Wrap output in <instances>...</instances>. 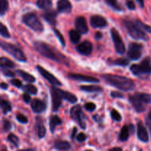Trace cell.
<instances>
[{
	"label": "cell",
	"instance_id": "obj_11",
	"mask_svg": "<svg viewBox=\"0 0 151 151\" xmlns=\"http://www.w3.org/2000/svg\"><path fill=\"white\" fill-rule=\"evenodd\" d=\"M36 69L38 71V72H39L45 79H47L50 83L52 84L53 86H61V83L60 82V81H58L54 75H52L50 72H49L48 71L46 70L45 69L41 67V66H37Z\"/></svg>",
	"mask_w": 151,
	"mask_h": 151
},
{
	"label": "cell",
	"instance_id": "obj_21",
	"mask_svg": "<svg viewBox=\"0 0 151 151\" xmlns=\"http://www.w3.org/2000/svg\"><path fill=\"white\" fill-rule=\"evenodd\" d=\"M56 89H57V91H58L59 94H60L62 98L66 100V101L69 102V103H75L77 101H78V98H77V97L75 95V94H72V93L69 92V91L60 89V88H56Z\"/></svg>",
	"mask_w": 151,
	"mask_h": 151
},
{
	"label": "cell",
	"instance_id": "obj_59",
	"mask_svg": "<svg viewBox=\"0 0 151 151\" xmlns=\"http://www.w3.org/2000/svg\"><path fill=\"white\" fill-rule=\"evenodd\" d=\"M148 116H151V111H150V113H149Z\"/></svg>",
	"mask_w": 151,
	"mask_h": 151
},
{
	"label": "cell",
	"instance_id": "obj_46",
	"mask_svg": "<svg viewBox=\"0 0 151 151\" xmlns=\"http://www.w3.org/2000/svg\"><path fill=\"white\" fill-rule=\"evenodd\" d=\"M86 135L84 133H80V134L76 137L77 140H78V142H83L86 141Z\"/></svg>",
	"mask_w": 151,
	"mask_h": 151
},
{
	"label": "cell",
	"instance_id": "obj_45",
	"mask_svg": "<svg viewBox=\"0 0 151 151\" xmlns=\"http://www.w3.org/2000/svg\"><path fill=\"white\" fill-rule=\"evenodd\" d=\"M85 109L89 111H93L94 110H95L96 105L93 103H87L85 104Z\"/></svg>",
	"mask_w": 151,
	"mask_h": 151
},
{
	"label": "cell",
	"instance_id": "obj_53",
	"mask_svg": "<svg viewBox=\"0 0 151 151\" xmlns=\"http://www.w3.org/2000/svg\"><path fill=\"white\" fill-rule=\"evenodd\" d=\"M103 38V34H102V32H96L95 34V38L97 40H100V38Z\"/></svg>",
	"mask_w": 151,
	"mask_h": 151
},
{
	"label": "cell",
	"instance_id": "obj_52",
	"mask_svg": "<svg viewBox=\"0 0 151 151\" xmlns=\"http://www.w3.org/2000/svg\"><path fill=\"white\" fill-rule=\"evenodd\" d=\"M77 131H78V129H77L76 127H75V128H73V131H72V136H71V137H72V139H75V136H76V134H77Z\"/></svg>",
	"mask_w": 151,
	"mask_h": 151
},
{
	"label": "cell",
	"instance_id": "obj_17",
	"mask_svg": "<svg viewBox=\"0 0 151 151\" xmlns=\"http://www.w3.org/2000/svg\"><path fill=\"white\" fill-rule=\"evenodd\" d=\"M137 137L140 141L143 142H147L149 141V137L148 134H147V129L144 126L141 122H138L137 124Z\"/></svg>",
	"mask_w": 151,
	"mask_h": 151
},
{
	"label": "cell",
	"instance_id": "obj_36",
	"mask_svg": "<svg viewBox=\"0 0 151 151\" xmlns=\"http://www.w3.org/2000/svg\"><path fill=\"white\" fill-rule=\"evenodd\" d=\"M7 140H8L10 143H12V144H13L16 147H19V139L18 138V137H16L15 134H9L8 137H7Z\"/></svg>",
	"mask_w": 151,
	"mask_h": 151
},
{
	"label": "cell",
	"instance_id": "obj_28",
	"mask_svg": "<svg viewBox=\"0 0 151 151\" xmlns=\"http://www.w3.org/2000/svg\"><path fill=\"white\" fill-rule=\"evenodd\" d=\"M36 4L39 8L44 9V10H48L52 5L51 0H38Z\"/></svg>",
	"mask_w": 151,
	"mask_h": 151
},
{
	"label": "cell",
	"instance_id": "obj_15",
	"mask_svg": "<svg viewBox=\"0 0 151 151\" xmlns=\"http://www.w3.org/2000/svg\"><path fill=\"white\" fill-rule=\"evenodd\" d=\"M69 78L72 80L79 81H83V82H88V83H98L99 80L94 77L87 76V75H81V74H75L70 73L68 75Z\"/></svg>",
	"mask_w": 151,
	"mask_h": 151
},
{
	"label": "cell",
	"instance_id": "obj_27",
	"mask_svg": "<svg viewBox=\"0 0 151 151\" xmlns=\"http://www.w3.org/2000/svg\"><path fill=\"white\" fill-rule=\"evenodd\" d=\"M129 138V127L125 125L122 128V130L120 131V134L119 136V139L121 142L127 141Z\"/></svg>",
	"mask_w": 151,
	"mask_h": 151
},
{
	"label": "cell",
	"instance_id": "obj_6",
	"mask_svg": "<svg viewBox=\"0 0 151 151\" xmlns=\"http://www.w3.org/2000/svg\"><path fill=\"white\" fill-rule=\"evenodd\" d=\"M1 47L4 50H5L7 53L11 55L14 58L18 60L19 61L21 62H26L27 59L25 57L24 54L23 52L18 48L16 46L13 45V44H10V43L4 42V41H1Z\"/></svg>",
	"mask_w": 151,
	"mask_h": 151
},
{
	"label": "cell",
	"instance_id": "obj_35",
	"mask_svg": "<svg viewBox=\"0 0 151 151\" xmlns=\"http://www.w3.org/2000/svg\"><path fill=\"white\" fill-rule=\"evenodd\" d=\"M128 63H129V60L126 58H119L116 59V60H112L111 61V64L121 66H128Z\"/></svg>",
	"mask_w": 151,
	"mask_h": 151
},
{
	"label": "cell",
	"instance_id": "obj_34",
	"mask_svg": "<svg viewBox=\"0 0 151 151\" xmlns=\"http://www.w3.org/2000/svg\"><path fill=\"white\" fill-rule=\"evenodd\" d=\"M9 7V3L7 0H0V14L3 16L7 12Z\"/></svg>",
	"mask_w": 151,
	"mask_h": 151
},
{
	"label": "cell",
	"instance_id": "obj_9",
	"mask_svg": "<svg viewBox=\"0 0 151 151\" xmlns=\"http://www.w3.org/2000/svg\"><path fill=\"white\" fill-rule=\"evenodd\" d=\"M143 45L138 43H131L128 51V56L131 60H138L142 56Z\"/></svg>",
	"mask_w": 151,
	"mask_h": 151
},
{
	"label": "cell",
	"instance_id": "obj_44",
	"mask_svg": "<svg viewBox=\"0 0 151 151\" xmlns=\"http://www.w3.org/2000/svg\"><path fill=\"white\" fill-rule=\"evenodd\" d=\"M16 119H17V120L19 121V122H20L21 123L26 124L28 122L27 118L25 116H24L23 114H19L16 116Z\"/></svg>",
	"mask_w": 151,
	"mask_h": 151
},
{
	"label": "cell",
	"instance_id": "obj_61",
	"mask_svg": "<svg viewBox=\"0 0 151 151\" xmlns=\"http://www.w3.org/2000/svg\"><path fill=\"white\" fill-rule=\"evenodd\" d=\"M77 1H79V0H77Z\"/></svg>",
	"mask_w": 151,
	"mask_h": 151
},
{
	"label": "cell",
	"instance_id": "obj_31",
	"mask_svg": "<svg viewBox=\"0 0 151 151\" xmlns=\"http://www.w3.org/2000/svg\"><path fill=\"white\" fill-rule=\"evenodd\" d=\"M1 109L2 110L3 114H7L9 111L11 110V106H10V103L6 100H1Z\"/></svg>",
	"mask_w": 151,
	"mask_h": 151
},
{
	"label": "cell",
	"instance_id": "obj_48",
	"mask_svg": "<svg viewBox=\"0 0 151 151\" xmlns=\"http://www.w3.org/2000/svg\"><path fill=\"white\" fill-rule=\"evenodd\" d=\"M10 83H11L12 85H13L14 86L17 87V88H20V87L22 86V82H21L20 81H19V80H17V79L11 80Z\"/></svg>",
	"mask_w": 151,
	"mask_h": 151
},
{
	"label": "cell",
	"instance_id": "obj_7",
	"mask_svg": "<svg viewBox=\"0 0 151 151\" xmlns=\"http://www.w3.org/2000/svg\"><path fill=\"white\" fill-rule=\"evenodd\" d=\"M70 116L73 120H75V122H78V125H80L82 129H86V122L84 121V114L83 113L82 109H81V106L80 105H76V106H74L70 110Z\"/></svg>",
	"mask_w": 151,
	"mask_h": 151
},
{
	"label": "cell",
	"instance_id": "obj_40",
	"mask_svg": "<svg viewBox=\"0 0 151 151\" xmlns=\"http://www.w3.org/2000/svg\"><path fill=\"white\" fill-rule=\"evenodd\" d=\"M111 118L115 121H117V122H119V121L122 120V116H121L120 114L116 111L115 109H113L111 112Z\"/></svg>",
	"mask_w": 151,
	"mask_h": 151
},
{
	"label": "cell",
	"instance_id": "obj_12",
	"mask_svg": "<svg viewBox=\"0 0 151 151\" xmlns=\"http://www.w3.org/2000/svg\"><path fill=\"white\" fill-rule=\"evenodd\" d=\"M129 101L131 102L133 107L134 108V109H135L138 113L143 112L145 110V104L140 100V98L138 97V95H137V94H134V95L130 96Z\"/></svg>",
	"mask_w": 151,
	"mask_h": 151
},
{
	"label": "cell",
	"instance_id": "obj_32",
	"mask_svg": "<svg viewBox=\"0 0 151 151\" xmlns=\"http://www.w3.org/2000/svg\"><path fill=\"white\" fill-rule=\"evenodd\" d=\"M137 94L145 104L151 103V94H145V93H137Z\"/></svg>",
	"mask_w": 151,
	"mask_h": 151
},
{
	"label": "cell",
	"instance_id": "obj_26",
	"mask_svg": "<svg viewBox=\"0 0 151 151\" xmlns=\"http://www.w3.org/2000/svg\"><path fill=\"white\" fill-rule=\"evenodd\" d=\"M81 89L82 91H86V92H100L103 91V88L99 86H81Z\"/></svg>",
	"mask_w": 151,
	"mask_h": 151
},
{
	"label": "cell",
	"instance_id": "obj_47",
	"mask_svg": "<svg viewBox=\"0 0 151 151\" xmlns=\"http://www.w3.org/2000/svg\"><path fill=\"white\" fill-rule=\"evenodd\" d=\"M126 5L129 10H134L136 9V4L134 3V1H132V0H128V1H127Z\"/></svg>",
	"mask_w": 151,
	"mask_h": 151
},
{
	"label": "cell",
	"instance_id": "obj_16",
	"mask_svg": "<svg viewBox=\"0 0 151 151\" xmlns=\"http://www.w3.org/2000/svg\"><path fill=\"white\" fill-rule=\"evenodd\" d=\"M77 50L79 53L83 55H89L91 54L93 50V46L91 42L88 41H83V43L80 44L77 47Z\"/></svg>",
	"mask_w": 151,
	"mask_h": 151
},
{
	"label": "cell",
	"instance_id": "obj_22",
	"mask_svg": "<svg viewBox=\"0 0 151 151\" xmlns=\"http://www.w3.org/2000/svg\"><path fill=\"white\" fill-rule=\"evenodd\" d=\"M54 147L59 151H67L71 148V145L68 142L57 139L54 142Z\"/></svg>",
	"mask_w": 151,
	"mask_h": 151
},
{
	"label": "cell",
	"instance_id": "obj_10",
	"mask_svg": "<svg viewBox=\"0 0 151 151\" xmlns=\"http://www.w3.org/2000/svg\"><path fill=\"white\" fill-rule=\"evenodd\" d=\"M50 92H51L52 103V111H57L61 106L62 99L63 98L58 93V91H57L56 87H51Z\"/></svg>",
	"mask_w": 151,
	"mask_h": 151
},
{
	"label": "cell",
	"instance_id": "obj_50",
	"mask_svg": "<svg viewBox=\"0 0 151 151\" xmlns=\"http://www.w3.org/2000/svg\"><path fill=\"white\" fill-rule=\"evenodd\" d=\"M23 100L26 103H29V102L31 101V98H30V96H29V93H24V94Z\"/></svg>",
	"mask_w": 151,
	"mask_h": 151
},
{
	"label": "cell",
	"instance_id": "obj_43",
	"mask_svg": "<svg viewBox=\"0 0 151 151\" xmlns=\"http://www.w3.org/2000/svg\"><path fill=\"white\" fill-rule=\"evenodd\" d=\"M3 128H4V131H9L11 128V123L7 119H4L3 120Z\"/></svg>",
	"mask_w": 151,
	"mask_h": 151
},
{
	"label": "cell",
	"instance_id": "obj_8",
	"mask_svg": "<svg viewBox=\"0 0 151 151\" xmlns=\"http://www.w3.org/2000/svg\"><path fill=\"white\" fill-rule=\"evenodd\" d=\"M111 33L112 39H113L116 52L120 55H123L125 52V47L119 32L115 28H112Z\"/></svg>",
	"mask_w": 151,
	"mask_h": 151
},
{
	"label": "cell",
	"instance_id": "obj_3",
	"mask_svg": "<svg viewBox=\"0 0 151 151\" xmlns=\"http://www.w3.org/2000/svg\"><path fill=\"white\" fill-rule=\"evenodd\" d=\"M131 71L134 75L141 78H145L151 74V58L146 57L139 65L134 64L131 66Z\"/></svg>",
	"mask_w": 151,
	"mask_h": 151
},
{
	"label": "cell",
	"instance_id": "obj_55",
	"mask_svg": "<svg viewBox=\"0 0 151 151\" xmlns=\"http://www.w3.org/2000/svg\"><path fill=\"white\" fill-rule=\"evenodd\" d=\"M1 88H3V89H7V84L4 83H1Z\"/></svg>",
	"mask_w": 151,
	"mask_h": 151
},
{
	"label": "cell",
	"instance_id": "obj_24",
	"mask_svg": "<svg viewBox=\"0 0 151 151\" xmlns=\"http://www.w3.org/2000/svg\"><path fill=\"white\" fill-rule=\"evenodd\" d=\"M62 124V120L57 115H53L50 116V128L51 133H54L55 131V128L58 125H60Z\"/></svg>",
	"mask_w": 151,
	"mask_h": 151
},
{
	"label": "cell",
	"instance_id": "obj_18",
	"mask_svg": "<svg viewBox=\"0 0 151 151\" xmlns=\"http://www.w3.org/2000/svg\"><path fill=\"white\" fill-rule=\"evenodd\" d=\"M46 22H48L50 24L55 26L56 24V18H57V12L55 10H47L44 12L42 15Z\"/></svg>",
	"mask_w": 151,
	"mask_h": 151
},
{
	"label": "cell",
	"instance_id": "obj_49",
	"mask_svg": "<svg viewBox=\"0 0 151 151\" xmlns=\"http://www.w3.org/2000/svg\"><path fill=\"white\" fill-rule=\"evenodd\" d=\"M111 97H114V98H122L124 97L123 94L119 91H112L111 94Z\"/></svg>",
	"mask_w": 151,
	"mask_h": 151
},
{
	"label": "cell",
	"instance_id": "obj_54",
	"mask_svg": "<svg viewBox=\"0 0 151 151\" xmlns=\"http://www.w3.org/2000/svg\"><path fill=\"white\" fill-rule=\"evenodd\" d=\"M109 151H122V149L121 147H114V148L110 149Z\"/></svg>",
	"mask_w": 151,
	"mask_h": 151
},
{
	"label": "cell",
	"instance_id": "obj_37",
	"mask_svg": "<svg viewBox=\"0 0 151 151\" xmlns=\"http://www.w3.org/2000/svg\"><path fill=\"white\" fill-rule=\"evenodd\" d=\"M24 90L26 91L27 93H29V94H36L38 92V89H37L36 87L35 86L30 85V84H28L24 86Z\"/></svg>",
	"mask_w": 151,
	"mask_h": 151
},
{
	"label": "cell",
	"instance_id": "obj_2",
	"mask_svg": "<svg viewBox=\"0 0 151 151\" xmlns=\"http://www.w3.org/2000/svg\"><path fill=\"white\" fill-rule=\"evenodd\" d=\"M102 78L109 85L122 91H129L135 88V83L131 79L116 75H103Z\"/></svg>",
	"mask_w": 151,
	"mask_h": 151
},
{
	"label": "cell",
	"instance_id": "obj_57",
	"mask_svg": "<svg viewBox=\"0 0 151 151\" xmlns=\"http://www.w3.org/2000/svg\"><path fill=\"white\" fill-rule=\"evenodd\" d=\"M17 151H35L32 149H24V150H19Z\"/></svg>",
	"mask_w": 151,
	"mask_h": 151
},
{
	"label": "cell",
	"instance_id": "obj_13",
	"mask_svg": "<svg viewBox=\"0 0 151 151\" xmlns=\"http://www.w3.org/2000/svg\"><path fill=\"white\" fill-rule=\"evenodd\" d=\"M75 27L81 34H86L88 31L86 20L83 16H78L75 19Z\"/></svg>",
	"mask_w": 151,
	"mask_h": 151
},
{
	"label": "cell",
	"instance_id": "obj_58",
	"mask_svg": "<svg viewBox=\"0 0 151 151\" xmlns=\"http://www.w3.org/2000/svg\"><path fill=\"white\" fill-rule=\"evenodd\" d=\"M1 151H8V150H7V148H6V147H4V146H2V147H1Z\"/></svg>",
	"mask_w": 151,
	"mask_h": 151
},
{
	"label": "cell",
	"instance_id": "obj_33",
	"mask_svg": "<svg viewBox=\"0 0 151 151\" xmlns=\"http://www.w3.org/2000/svg\"><path fill=\"white\" fill-rule=\"evenodd\" d=\"M105 1L115 10H119V11L122 10V7L117 2V0H105Z\"/></svg>",
	"mask_w": 151,
	"mask_h": 151
},
{
	"label": "cell",
	"instance_id": "obj_25",
	"mask_svg": "<svg viewBox=\"0 0 151 151\" xmlns=\"http://www.w3.org/2000/svg\"><path fill=\"white\" fill-rule=\"evenodd\" d=\"M16 72H17V74L21 77V78H23V80H24V81H27V82L33 83L35 81V78H34L32 75L24 72V71L19 69V70L16 71Z\"/></svg>",
	"mask_w": 151,
	"mask_h": 151
},
{
	"label": "cell",
	"instance_id": "obj_41",
	"mask_svg": "<svg viewBox=\"0 0 151 151\" xmlns=\"http://www.w3.org/2000/svg\"><path fill=\"white\" fill-rule=\"evenodd\" d=\"M1 72H2V73L4 74L5 76H7V77H14L15 76L14 72H13L11 70L8 69V68L1 67Z\"/></svg>",
	"mask_w": 151,
	"mask_h": 151
},
{
	"label": "cell",
	"instance_id": "obj_20",
	"mask_svg": "<svg viewBox=\"0 0 151 151\" xmlns=\"http://www.w3.org/2000/svg\"><path fill=\"white\" fill-rule=\"evenodd\" d=\"M31 108L35 113H41L46 110V105L38 99H34L31 103Z\"/></svg>",
	"mask_w": 151,
	"mask_h": 151
},
{
	"label": "cell",
	"instance_id": "obj_42",
	"mask_svg": "<svg viewBox=\"0 0 151 151\" xmlns=\"http://www.w3.org/2000/svg\"><path fill=\"white\" fill-rule=\"evenodd\" d=\"M54 32H55V33L56 36L58 37V38L59 41H60V44H62V46H63V47H64L66 43H65V40H64V38H63V35H61V33H60L58 30H57V29H55V28H54Z\"/></svg>",
	"mask_w": 151,
	"mask_h": 151
},
{
	"label": "cell",
	"instance_id": "obj_30",
	"mask_svg": "<svg viewBox=\"0 0 151 151\" xmlns=\"http://www.w3.org/2000/svg\"><path fill=\"white\" fill-rule=\"evenodd\" d=\"M0 62H1V67L14 68L16 66L15 63L12 60L5 57H1Z\"/></svg>",
	"mask_w": 151,
	"mask_h": 151
},
{
	"label": "cell",
	"instance_id": "obj_1",
	"mask_svg": "<svg viewBox=\"0 0 151 151\" xmlns=\"http://www.w3.org/2000/svg\"><path fill=\"white\" fill-rule=\"evenodd\" d=\"M34 47L41 55L44 56L47 58L51 59L57 63H62L66 66L69 65V60L67 57L58 51L55 48L50 46V44H46L42 41H36L34 43Z\"/></svg>",
	"mask_w": 151,
	"mask_h": 151
},
{
	"label": "cell",
	"instance_id": "obj_60",
	"mask_svg": "<svg viewBox=\"0 0 151 151\" xmlns=\"http://www.w3.org/2000/svg\"><path fill=\"white\" fill-rule=\"evenodd\" d=\"M85 151H93V150H85Z\"/></svg>",
	"mask_w": 151,
	"mask_h": 151
},
{
	"label": "cell",
	"instance_id": "obj_38",
	"mask_svg": "<svg viewBox=\"0 0 151 151\" xmlns=\"http://www.w3.org/2000/svg\"><path fill=\"white\" fill-rule=\"evenodd\" d=\"M0 32H1V36L5 38H9L10 37V32H9L7 28L3 24V23H0Z\"/></svg>",
	"mask_w": 151,
	"mask_h": 151
},
{
	"label": "cell",
	"instance_id": "obj_14",
	"mask_svg": "<svg viewBox=\"0 0 151 151\" xmlns=\"http://www.w3.org/2000/svg\"><path fill=\"white\" fill-rule=\"evenodd\" d=\"M90 24L94 28H103L107 26V21L103 16L95 15L92 16L90 19Z\"/></svg>",
	"mask_w": 151,
	"mask_h": 151
},
{
	"label": "cell",
	"instance_id": "obj_39",
	"mask_svg": "<svg viewBox=\"0 0 151 151\" xmlns=\"http://www.w3.org/2000/svg\"><path fill=\"white\" fill-rule=\"evenodd\" d=\"M135 22L137 24V25H138V26L142 29V30L146 31V32H151V27L148 26L147 24H145L144 22H142L140 20H136Z\"/></svg>",
	"mask_w": 151,
	"mask_h": 151
},
{
	"label": "cell",
	"instance_id": "obj_29",
	"mask_svg": "<svg viewBox=\"0 0 151 151\" xmlns=\"http://www.w3.org/2000/svg\"><path fill=\"white\" fill-rule=\"evenodd\" d=\"M69 38L72 43L77 44L81 39V33L78 30L72 29L71 31H69Z\"/></svg>",
	"mask_w": 151,
	"mask_h": 151
},
{
	"label": "cell",
	"instance_id": "obj_5",
	"mask_svg": "<svg viewBox=\"0 0 151 151\" xmlns=\"http://www.w3.org/2000/svg\"><path fill=\"white\" fill-rule=\"evenodd\" d=\"M22 22L35 32H42L44 30V26L42 23L34 13H29L24 15L22 17Z\"/></svg>",
	"mask_w": 151,
	"mask_h": 151
},
{
	"label": "cell",
	"instance_id": "obj_4",
	"mask_svg": "<svg viewBox=\"0 0 151 151\" xmlns=\"http://www.w3.org/2000/svg\"><path fill=\"white\" fill-rule=\"evenodd\" d=\"M124 24L126 27L129 35L134 39H142L144 41L148 40V36L145 34L144 30L141 29L137 25L135 22H132L131 20H125Z\"/></svg>",
	"mask_w": 151,
	"mask_h": 151
},
{
	"label": "cell",
	"instance_id": "obj_51",
	"mask_svg": "<svg viewBox=\"0 0 151 151\" xmlns=\"http://www.w3.org/2000/svg\"><path fill=\"white\" fill-rule=\"evenodd\" d=\"M146 125H147V126L148 127L149 130H150V134H151V116H148L147 117V119H146Z\"/></svg>",
	"mask_w": 151,
	"mask_h": 151
},
{
	"label": "cell",
	"instance_id": "obj_23",
	"mask_svg": "<svg viewBox=\"0 0 151 151\" xmlns=\"http://www.w3.org/2000/svg\"><path fill=\"white\" fill-rule=\"evenodd\" d=\"M35 128L37 130V134H38V137L40 139H42L45 137L46 132H47V130H46L45 127H44V124H43L42 120L41 119H40L39 117H37L36 119V125H35Z\"/></svg>",
	"mask_w": 151,
	"mask_h": 151
},
{
	"label": "cell",
	"instance_id": "obj_19",
	"mask_svg": "<svg viewBox=\"0 0 151 151\" xmlns=\"http://www.w3.org/2000/svg\"><path fill=\"white\" fill-rule=\"evenodd\" d=\"M57 7L60 13H69L72 7L69 0H59L57 3Z\"/></svg>",
	"mask_w": 151,
	"mask_h": 151
},
{
	"label": "cell",
	"instance_id": "obj_56",
	"mask_svg": "<svg viewBox=\"0 0 151 151\" xmlns=\"http://www.w3.org/2000/svg\"><path fill=\"white\" fill-rule=\"evenodd\" d=\"M137 1H138V3L142 7H144V0H137Z\"/></svg>",
	"mask_w": 151,
	"mask_h": 151
}]
</instances>
